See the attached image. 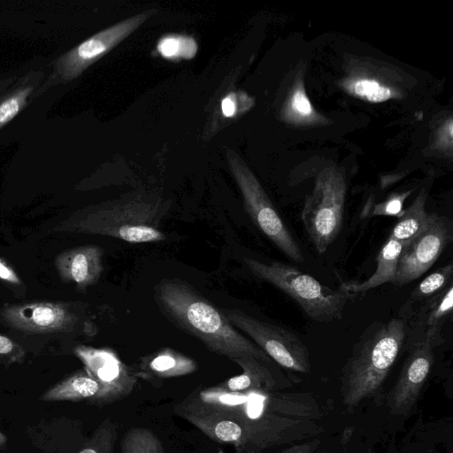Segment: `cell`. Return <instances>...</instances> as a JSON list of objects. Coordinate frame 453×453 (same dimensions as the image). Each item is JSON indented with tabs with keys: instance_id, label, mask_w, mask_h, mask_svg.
I'll use <instances>...</instances> for the list:
<instances>
[{
	"instance_id": "6da1fadb",
	"label": "cell",
	"mask_w": 453,
	"mask_h": 453,
	"mask_svg": "<svg viewBox=\"0 0 453 453\" xmlns=\"http://www.w3.org/2000/svg\"><path fill=\"white\" fill-rule=\"evenodd\" d=\"M287 397L266 391L230 392L218 386L196 388L173 411L210 439L230 444L234 452L262 451L284 441L296 422L288 415Z\"/></svg>"
},
{
	"instance_id": "7a4b0ae2",
	"label": "cell",
	"mask_w": 453,
	"mask_h": 453,
	"mask_svg": "<svg viewBox=\"0 0 453 453\" xmlns=\"http://www.w3.org/2000/svg\"><path fill=\"white\" fill-rule=\"evenodd\" d=\"M160 307L180 327L193 334L212 352L233 362L253 357L265 365L271 358L240 334L210 302L180 280H163L156 288Z\"/></svg>"
},
{
	"instance_id": "3957f363",
	"label": "cell",
	"mask_w": 453,
	"mask_h": 453,
	"mask_svg": "<svg viewBox=\"0 0 453 453\" xmlns=\"http://www.w3.org/2000/svg\"><path fill=\"white\" fill-rule=\"evenodd\" d=\"M406 321L372 323L356 342L342 371L343 403L356 406L381 387L404 347Z\"/></svg>"
},
{
	"instance_id": "277c9868",
	"label": "cell",
	"mask_w": 453,
	"mask_h": 453,
	"mask_svg": "<svg viewBox=\"0 0 453 453\" xmlns=\"http://www.w3.org/2000/svg\"><path fill=\"white\" fill-rule=\"evenodd\" d=\"M166 208L159 200L139 196L89 210L73 223V231L114 237L131 243L160 242L159 223Z\"/></svg>"
},
{
	"instance_id": "5b68a950",
	"label": "cell",
	"mask_w": 453,
	"mask_h": 453,
	"mask_svg": "<svg viewBox=\"0 0 453 453\" xmlns=\"http://www.w3.org/2000/svg\"><path fill=\"white\" fill-rule=\"evenodd\" d=\"M244 262L250 272L290 296L312 320L333 322L342 318L344 307L354 295L321 284L296 267L280 263L269 264L253 258Z\"/></svg>"
},
{
	"instance_id": "8992f818",
	"label": "cell",
	"mask_w": 453,
	"mask_h": 453,
	"mask_svg": "<svg viewBox=\"0 0 453 453\" xmlns=\"http://www.w3.org/2000/svg\"><path fill=\"white\" fill-rule=\"evenodd\" d=\"M346 195L347 180L342 168L330 165L317 174L301 219L319 254L327 250L342 230Z\"/></svg>"
},
{
	"instance_id": "52a82bcc",
	"label": "cell",
	"mask_w": 453,
	"mask_h": 453,
	"mask_svg": "<svg viewBox=\"0 0 453 453\" xmlns=\"http://www.w3.org/2000/svg\"><path fill=\"white\" fill-rule=\"evenodd\" d=\"M226 158L245 209L253 222L287 257L296 263H303L304 257L298 243L257 177L234 151L226 150Z\"/></svg>"
},
{
	"instance_id": "ba28073f",
	"label": "cell",
	"mask_w": 453,
	"mask_h": 453,
	"mask_svg": "<svg viewBox=\"0 0 453 453\" xmlns=\"http://www.w3.org/2000/svg\"><path fill=\"white\" fill-rule=\"evenodd\" d=\"M402 70L371 58H349L340 87L351 96L372 104L402 99L410 88Z\"/></svg>"
},
{
	"instance_id": "9c48e42d",
	"label": "cell",
	"mask_w": 453,
	"mask_h": 453,
	"mask_svg": "<svg viewBox=\"0 0 453 453\" xmlns=\"http://www.w3.org/2000/svg\"><path fill=\"white\" fill-rule=\"evenodd\" d=\"M222 312L233 326L250 336L277 364L295 372H310L307 347L296 334L236 309H226Z\"/></svg>"
},
{
	"instance_id": "30bf717a",
	"label": "cell",
	"mask_w": 453,
	"mask_h": 453,
	"mask_svg": "<svg viewBox=\"0 0 453 453\" xmlns=\"http://www.w3.org/2000/svg\"><path fill=\"white\" fill-rule=\"evenodd\" d=\"M452 229L449 219L430 213L426 226L403 243L392 284L401 287L426 273L451 242Z\"/></svg>"
},
{
	"instance_id": "8fae6325",
	"label": "cell",
	"mask_w": 453,
	"mask_h": 453,
	"mask_svg": "<svg viewBox=\"0 0 453 453\" xmlns=\"http://www.w3.org/2000/svg\"><path fill=\"white\" fill-rule=\"evenodd\" d=\"M74 354L100 387L94 404L113 403L126 398L134 389L138 380L134 369L123 363L114 350L80 345L74 349Z\"/></svg>"
},
{
	"instance_id": "7c38bea8",
	"label": "cell",
	"mask_w": 453,
	"mask_h": 453,
	"mask_svg": "<svg viewBox=\"0 0 453 453\" xmlns=\"http://www.w3.org/2000/svg\"><path fill=\"white\" fill-rule=\"evenodd\" d=\"M155 9L147 10L111 26L62 55L56 64L58 78L68 81L77 78L85 69L107 54L125 38L150 19Z\"/></svg>"
},
{
	"instance_id": "4fadbf2b",
	"label": "cell",
	"mask_w": 453,
	"mask_h": 453,
	"mask_svg": "<svg viewBox=\"0 0 453 453\" xmlns=\"http://www.w3.org/2000/svg\"><path fill=\"white\" fill-rule=\"evenodd\" d=\"M453 310V282L440 294L430 299L405 320L406 339L404 346L429 344L433 348L443 342L442 327Z\"/></svg>"
},
{
	"instance_id": "5bb4252c",
	"label": "cell",
	"mask_w": 453,
	"mask_h": 453,
	"mask_svg": "<svg viewBox=\"0 0 453 453\" xmlns=\"http://www.w3.org/2000/svg\"><path fill=\"white\" fill-rule=\"evenodd\" d=\"M1 317L12 327L27 333H52L71 330L76 317L58 303L35 302L7 305Z\"/></svg>"
},
{
	"instance_id": "9a60e30c",
	"label": "cell",
	"mask_w": 453,
	"mask_h": 453,
	"mask_svg": "<svg viewBox=\"0 0 453 453\" xmlns=\"http://www.w3.org/2000/svg\"><path fill=\"white\" fill-rule=\"evenodd\" d=\"M399 377L388 397L389 411L407 414L417 402L434 363V348L421 344L410 349Z\"/></svg>"
},
{
	"instance_id": "2e32d148",
	"label": "cell",
	"mask_w": 453,
	"mask_h": 453,
	"mask_svg": "<svg viewBox=\"0 0 453 453\" xmlns=\"http://www.w3.org/2000/svg\"><path fill=\"white\" fill-rule=\"evenodd\" d=\"M103 255V250L96 245L81 246L58 254L55 265L64 281L84 288L100 278L104 270Z\"/></svg>"
},
{
	"instance_id": "e0dca14e",
	"label": "cell",
	"mask_w": 453,
	"mask_h": 453,
	"mask_svg": "<svg viewBox=\"0 0 453 453\" xmlns=\"http://www.w3.org/2000/svg\"><path fill=\"white\" fill-rule=\"evenodd\" d=\"M303 73V67L294 73L280 109V117L285 123L296 127L327 126L332 120L313 106L305 89Z\"/></svg>"
},
{
	"instance_id": "ac0fdd59",
	"label": "cell",
	"mask_w": 453,
	"mask_h": 453,
	"mask_svg": "<svg viewBox=\"0 0 453 453\" xmlns=\"http://www.w3.org/2000/svg\"><path fill=\"white\" fill-rule=\"evenodd\" d=\"M197 368V363L191 357L171 348H164L142 357L134 372L138 379L159 387L165 379L191 374Z\"/></svg>"
},
{
	"instance_id": "d6986e66",
	"label": "cell",
	"mask_w": 453,
	"mask_h": 453,
	"mask_svg": "<svg viewBox=\"0 0 453 453\" xmlns=\"http://www.w3.org/2000/svg\"><path fill=\"white\" fill-rule=\"evenodd\" d=\"M403 243L389 237L380 249L375 272L363 282H342L340 289L350 294H359L387 282H393Z\"/></svg>"
},
{
	"instance_id": "ffe728a7",
	"label": "cell",
	"mask_w": 453,
	"mask_h": 453,
	"mask_svg": "<svg viewBox=\"0 0 453 453\" xmlns=\"http://www.w3.org/2000/svg\"><path fill=\"white\" fill-rule=\"evenodd\" d=\"M242 372L217 385L230 392L266 391L272 392L276 381L266 365L253 357H242L234 361Z\"/></svg>"
},
{
	"instance_id": "44dd1931",
	"label": "cell",
	"mask_w": 453,
	"mask_h": 453,
	"mask_svg": "<svg viewBox=\"0 0 453 453\" xmlns=\"http://www.w3.org/2000/svg\"><path fill=\"white\" fill-rule=\"evenodd\" d=\"M451 262L436 269L425 277L411 292L399 311V318L407 319L419 306L440 294L452 282Z\"/></svg>"
},
{
	"instance_id": "7402d4cb",
	"label": "cell",
	"mask_w": 453,
	"mask_h": 453,
	"mask_svg": "<svg viewBox=\"0 0 453 453\" xmlns=\"http://www.w3.org/2000/svg\"><path fill=\"white\" fill-rule=\"evenodd\" d=\"M99 393V385L84 370L54 385L43 393L40 399L73 402L88 400L89 403L94 404Z\"/></svg>"
},
{
	"instance_id": "603a6c76",
	"label": "cell",
	"mask_w": 453,
	"mask_h": 453,
	"mask_svg": "<svg viewBox=\"0 0 453 453\" xmlns=\"http://www.w3.org/2000/svg\"><path fill=\"white\" fill-rule=\"evenodd\" d=\"M427 191L423 188L411 204L398 218L389 237L403 243L418 234L427 225L430 213L426 210Z\"/></svg>"
},
{
	"instance_id": "cb8c5ba5",
	"label": "cell",
	"mask_w": 453,
	"mask_h": 453,
	"mask_svg": "<svg viewBox=\"0 0 453 453\" xmlns=\"http://www.w3.org/2000/svg\"><path fill=\"white\" fill-rule=\"evenodd\" d=\"M119 453H165L159 438L150 429L133 427L122 437Z\"/></svg>"
},
{
	"instance_id": "d4e9b609",
	"label": "cell",
	"mask_w": 453,
	"mask_h": 453,
	"mask_svg": "<svg viewBox=\"0 0 453 453\" xmlns=\"http://www.w3.org/2000/svg\"><path fill=\"white\" fill-rule=\"evenodd\" d=\"M117 438V425L107 418L98 426L79 453H113Z\"/></svg>"
},
{
	"instance_id": "484cf974",
	"label": "cell",
	"mask_w": 453,
	"mask_h": 453,
	"mask_svg": "<svg viewBox=\"0 0 453 453\" xmlns=\"http://www.w3.org/2000/svg\"><path fill=\"white\" fill-rule=\"evenodd\" d=\"M196 41L185 35H166L157 43V51L166 58H192L196 53Z\"/></svg>"
},
{
	"instance_id": "4316f807",
	"label": "cell",
	"mask_w": 453,
	"mask_h": 453,
	"mask_svg": "<svg viewBox=\"0 0 453 453\" xmlns=\"http://www.w3.org/2000/svg\"><path fill=\"white\" fill-rule=\"evenodd\" d=\"M428 149L439 155L451 157L453 148V119L450 113L439 120L432 133Z\"/></svg>"
},
{
	"instance_id": "83f0119b",
	"label": "cell",
	"mask_w": 453,
	"mask_h": 453,
	"mask_svg": "<svg viewBox=\"0 0 453 453\" xmlns=\"http://www.w3.org/2000/svg\"><path fill=\"white\" fill-rule=\"evenodd\" d=\"M33 90V86L19 88L0 99V129L23 110Z\"/></svg>"
},
{
	"instance_id": "f1b7e54d",
	"label": "cell",
	"mask_w": 453,
	"mask_h": 453,
	"mask_svg": "<svg viewBox=\"0 0 453 453\" xmlns=\"http://www.w3.org/2000/svg\"><path fill=\"white\" fill-rule=\"evenodd\" d=\"M412 190L391 194L384 201L375 203L368 209L371 216H394L400 217L403 212V203Z\"/></svg>"
},
{
	"instance_id": "f546056e",
	"label": "cell",
	"mask_w": 453,
	"mask_h": 453,
	"mask_svg": "<svg viewBox=\"0 0 453 453\" xmlns=\"http://www.w3.org/2000/svg\"><path fill=\"white\" fill-rule=\"evenodd\" d=\"M254 103L245 93H229L221 101V111L226 118L236 117L252 108Z\"/></svg>"
},
{
	"instance_id": "4dcf8cb0",
	"label": "cell",
	"mask_w": 453,
	"mask_h": 453,
	"mask_svg": "<svg viewBox=\"0 0 453 453\" xmlns=\"http://www.w3.org/2000/svg\"><path fill=\"white\" fill-rule=\"evenodd\" d=\"M0 279L12 284H19L20 280L14 270L0 258Z\"/></svg>"
},
{
	"instance_id": "1f68e13d",
	"label": "cell",
	"mask_w": 453,
	"mask_h": 453,
	"mask_svg": "<svg viewBox=\"0 0 453 453\" xmlns=\"http://www.w3.org/2000/svg\"><path fill=\"white\" fill-rule=\"evenodd\" d=\"M312 449L311 443H306L302 445H297L295 447H292L290 449H286L285 451H282L280 453H310ZM234 453H264L262 451L257 450H244L240 452H234Z\"/></svg>"
},
{
	"instance_id": "d6a6232c",
	"label": "cell",
	"mask_w": 453,
	"mask_h": 453,
	"mask_svg": "<svg viewBox=\"0 0 453 453\" xmlns=\"http://www.w3.org/2000/svg\"><path fill=\"white\" fill-rule=\"evenodd\" d=\"M16 347L15 342L6 336L0 334V354L7 355L12 353Z\"/></svg>"
},
{
	"instance_id": "836d02e7",
	"label": "cell",
	"mask_w": 453,
	"mask_h": 453,
	"mask_svg": "<svg viewBox=\"0 0 453 453\" xmlns=\"http://www.w3.org/2000/svg\"><path fill=\"white\" fill-rule=\"evenodd\" d=\"M6 437L0 432V447L6 443Z\"/></svg>"
}]
</instances>
